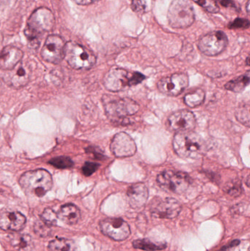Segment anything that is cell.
I'll list each match as a JSON object with an SVG mask.
<instances>
[{"instance_id":"cell-19","label":"cell","mask_w":250,"mask_h":251,"mask_svg":"<svg viewBox=\"0 0 250 251\" xmlns=\"http://www.w3.org/2000/svg\"><path fill=\"white\" fill-rule=\"evenodd\" d=\"M148 190L142 183L133 184L127 191V197L130 206L134 209H139L146 203L148 201Z\"/></svg>"},{"instance_id":"cell-5","label":"cell","mask_w":250,"mask_h":251,"mask_svg":"<svg viewBox=\"0 0 250 251\" xmlns=\"http://www.w3.org/2000/svg\"><path fill=\"white\" fill-rule=\"evenodd\" d=\"M103 104L106 114L113 121H122L137 113L139 104L132 99L104 96Z\"/></svg>"},{"instance_id":"cell-26","label":"cell","mask_w":250,"mask_h":251,"mask_svg":"<svg viewBox=\"0 0 250 251\" xmlns=\"http://www.w3.org/2000/svg\"><path fill=\"white\" fill-rule=\"evenodd\" d=\"M236 118L242 125L250 127V102H242L238 106Z\"/></svg>"},{"instance_id":"cell-10","label":"cell","mask_w":250,"mask_h":251,"mask_svg":"<svg viewBox=\"0 0 250 251\" xmlns=\"http://www.w3.org/2000/svg\"><path fill=\"white\" fill-rule=\"evenodd\" d=\"M182 206L173 198L155 199L151 202L150 210L153 217L161 219H173L182 212Z\"/></svg>"},{"instance_id":"cell-38","label":"cell","mask_w":250,"mask_h":251,"mask_svg":"<svg viewBox=\"0 0 250 251\" xmlns=\"http://www.w3.org/2000/svg\"><path fill=\"white\" fill-rule=\"evenodd\" d=\"M247 11H248V14L250 16V0L248 1V4H247Z\"/></svg>"},{"instance_id":"cell-29","label":"cell","mask_w":250,"mask_h":251,"mask_svg":"<svg viewBox=\"0 0 250 251\" xmlns=\"http://www.w3.org/2000/svg\"><path fill=\"white\" fill-rule=\"evenodd\" d=\"M225 191L231 197H239L242 194V184L239 181H233L226 186Z\"/></svg>"},{"instance_id":"cell-27","label":"cell","mask_w":250,"mask_h":251,"mask_svg":"<svg viewBox=\"0 0 250 251\" xmlns=\"http://www.w3.org/2000/svg\"><path fill=\"white\" fill-rule=\"evenodd\" d=\"M50 165H53L59 169H66L72 168L74 165L73 161L68 156H62L53 158L48 162Z\"/></svg>"},{"instance_id":"cell-31","label":"cell","mask_w":250,"mask_h":251,"mask_svg":"<svg viewBox=\"0 0 250 251\" xmlns=\"http://www.w3.org/2000/svg\"><path fill=\"white\" fill-rule=\"evenodd\" d=\"M51 227L44 224L42 221H37L34 225V231L36 233L37 235L40 237H45L49 235L51 232Z\"/></svg>"},{"instance_id":"cell-34","label":"cell","mask_w":250,"mask_h":251,"mask_svg":"<svg viewBox=\"0 0 250 251\" xmlns=\"http://www.w3.org/2000/svg\"><path fill=\"white\" fill-rule=\"evenodd\" d=\"M131 7L135 13H141L145 11L147 6L144 0H132Z\"/></svg>"},{"instance_id":"cell-35","label":"cell","mask_w":250,"mask_h":251,"mask_svg":"<svg viewBox=\"0 0 250 251\" xmlns=\"http://www.w3.org/2000/svg\"><path fill=\"white\" fill-rule=\"evenodd\" d=\"M240 244V240H235L231 243H229L227 246H225L224 247L222 248L220 251H230L233 248L236 247Z\"/></svg>"},{"instance_id":"cell-30","label":"cell","mask_w":250,"mask_h":251,"mask_svg":"<svg viewBox=\"0 0 250 251\" xmlns=\"http://www.w3.org/2000/svg\"><path fill=\"white\" fill-rule=\"evenodd\" d=\"M193 1L209 13H215L220 10V7L216 0H193Z\"/></svg>"},{"instance_id":"cell-33","label":"cell","mask_w":250,"mask_h":251,"mask_svg":"<svg viewBox=\"0 0 250 251\" xmlns=\"http://www.w3.org/2000/svg\"><path fill=\"white\" fill-rule=\"evenodd\" d=\"M250 26V21L242 18H237L228 25L230 29H248Z\"/></svg>"},{"instance_id":"cell-20","label":"cell","mask_w":250,"mask_h":251,"mask_svg":"<svg viewBox=\"0 0 250 251\" xmlns=\"http://www.w3.org/2000/svg\"><path fill=\"white\" fill-rule=\"evenodd\" d=\"M5 242L9 251H31L33 248L32 238L27 234H10L6 238Z\"/></svg>"},{"instance_id":"cell-11","label":"cell","mask_w":250,"mask_h":251,"mask_svg":"<svg viewBox=\"0 0 250 251\" xmlns=\"http://www.w3.org/2000/svg\"><path fill=\"white\" fill-rule=\"evenodd\" d=\"M66 46V41L60 35H48L41 50V57L48 63L58 64L65 57Z\"/></svg>"},{"instance_id":"cell-23","label":"cell","mask_w":250,"mask_h":251,"mask_svg":"<svg viewBox=\"0 0 250 251\" xmlns=\"http://www.w3.org/2000/svg\"><path fill=\"white\" fill-rule=\"evenodd\" d=\"M49 251H76V246L71 240L57 238L50 242L48 244Z\"/></svg>"},{"instance_id":"cell-1","label":"cell","mask_w":250,"mask_h":251,"mask_svg":"<svg viewBox=\"0 0 250 251\" xmlns=\"http://www.w3.org/2000/svg\"><path fill=\"white\" fill-rule=\"evenodd\" d=\"M54 25L55 19L49 9L44 7L36 9L29 16L24 30L29 47L38 50L40 38L46 32H51Z\"/></svg>"},{"instance_id":"cell-18","label":"cell","mask_w":250,"mask_h":251,"mask_svg":"<svg viewBox=\"0 0 250 251\" xmlns=\"http://www.w3.org/2000/svg\"><path fill=\"white\" fill-rule=\"evenodd\" d=\"M23 53L20 49L13 46H7L3 49L0 57L1 70L9 71L16 67L23 58Z\"/></svg>"},{"instance_id":"cell-3","label":"cell","mask_w":250,"mask_h":251,"mask_svg":"<svg viewBox=\"0 0 250 251\" xmlns=\"http://www.w3.org/2000/svg\"><path fill=\"white\" fill-rule=\"evenodd\" d=\"M22 190L37 197L45 196L53 186L52 177L44 169H38L25 173L19 178Z\"/></svg>"},{"instance_id":"cell-2","label":"cell","mask_w":250,"mask_h":251,"mask_svg":"<svg viewBox=\"0 0 250 251\" xmlns=\"http://www.w3.org/2000/svg\"><path fill=\"white\" fill-rule=\"evenodd\" d=\"M173 149L181 157L196 159L205 150V143L194 131L177 132L173 140Z\"/></svg>"},{"instance_id":"cell-14","label":"cell","mask_w":250,"mask_h":251,"mask_svg":"<svg viewBox=\"0 0 250 251\" xmlns=\"http://www.w3.org/2000/svg\"><path fill=\"white\" fill-rule=\"evenodd\" d=\"M30 77V68L23 63H19L11 70L4 71L1 75L3 82L14 89H19L27 85Z\"/></svg>"},{"instance_id":"cell-24","label":"cell","mask_w":250,"mask_h":251,"mask_svg":"<svg viewBox=\"0 0 250 251\" xmlns=\"http://www.w3.org/2000/svg\"><path fill=\"white\" fill-rule=\"evenodd\" d=\"M133 246L135 249L145 251H162L167 248L165 243H154L148 239L135 240L133 242Z\"/></svg>"},{"instance_id":"cell-16","label":"cell","mask_w":250,"mask_h":251,"mask_svg":"<svg viewBox=\"0 0 250 251\" xmlns=\"http://www.w3.org/2000/svg\"><path fill=\"white\" fill-rule=\"evenodd\" d=\"M167 126L177 132L192 131L196 126L195 115L189 110H179L167 119Z\"/></svg>"},{"instance_id":"cell-25","label":"cell","mask_w":250,"mask_h":251,"mask_svg":"<svg viewBox=\"0 0 250 251\" xmlns=\"http://www.w3.org/2000/svg\"><path fill=\"white\" fill-rule=\"evenodd\" d=\"M205 94L203 90L197 89L184 97V103L191 108H195L204 103Z\"/></svg>"},{"instance_id":"cell-7","label":"cell","mask_w":250,"mask_h":251,"mask_svg":"<svg viewBox=\"0 0 250 251\" xmlns=\"http://www.w3.org/2000/svg\"><path fill=\"white\" fill-rule=\"evenodd\" d=\"M195 10L187 0H173L167 13L169 25L176 29H186L195 22Z\"/></svg>"},{"instance_id":"cell-28","label":"cell","mask_w":250,"mask_h":251,"mask_svg":"<svg viewBox=\"0 0 250 251\" xmlns=\"http://www.w3.org/2000/svg\"><path fill=\"white\" fill-rule=\"evenodd\" d=\"M58 215L51 209H45L41 215V220L49 227L54 226L57 224Z\"/></svg>"},{"instance_id":"cell-4","label":"cell","mask_w":250,"mask_h":251,"mask_svg":"<svg viewBox=\"0 0 250 251\" xmlns=\"http://www.w3.org/2000/svg\"><path fill=\"white\" fill-rule=\"evenodd\" d=\"M145 79V75L139 72L131 73L121 68H114L104 76V85L108 91L118 92L138 85Z\"/></svg>"},{"instance_id":"cell-41","label":"cell","mask_w":250,"mask_h":251,"mask_svg":"<svg viewBox=\"0 0 250 251\" xmlns=\"http://www.w3.org/2000/svg\"></svg>"},{"instance_id":"cell-37","label":"cell","mask_w":250,"mask_h":251,"mask_svg":"<svg viewBox=\"0 0 250 251\" xmlns=\"http://www.w3.org/2000/svg\"><path fill=\"white\" fill-rule=\"evenodd\" d=\"M71 1L79 5H89V4L96 2L99 0H71Z\"/></svg>"},{"instance_id":"cell-36","label":"cell","mask_w":250,"mask_h":251,"mask_svg":"<svg viewBox=\"0 0 250 251\" xmlns=\"http://www.w3.org/2000/svg\"><path fill=\"white\" fill-rule=\"evenodd\" d=\"M220 4L223 7H233V8H236V4H235L233 0H219Z\"/></svg>"},{"instance_id":"cell-39","label":"cell","mask_w":250,"mask_h":251,"mask_svg":"<svg viewBox=\"0 0 250 251\" xmlns=\"http://www.w3.org/2000/svg\"><path fill=\"white\" fill-rule=\"evenodd\" d=\"M246 184L248 187H250V175L248 176V178H247Z\"/></svg>"},{"instance_id":"cell-22","label":"cell","mask_w":250,"mask_h":251,"mask_svg":"<svg viewBox=\"0 0 250 251\" xmlns=\"http://www.w3.org/2000/svg\"><path fill=\"white\" fill-rule=\"evenodd\" d=\"M250 82V72H247L242 76L230 81L225 85V88L233 92H242Z\"/></svg>"},{"instance_id":"cell-12","label":"cell","mask_w":250,"mask_h":251,"mask_svg":"<svg viewBox=\"0 0 250 251\" xmlns=\"http://www.w3.org/2000/svg\"><path fill=\"white\" fill-rule=\"evenodd\" d=\"M189 85V76L186 74L176 73L162 78L157 83L159 91L169 97L180 95Z\"/></svg>"},{"instance_id":"cell-6","label":"cell","mask_w":250,"mask_h":251,"mask_svg":"<svg viewBox=\"0 0 250 251\" xmlns=\"http://www.w3.org/2000/svg\"><path fill=\"white\" fill-rule=\"evenodd\" d=\"M64 58L76 70H88L96 62V57L91 50L75 42L66 43Z\"/></svg>"},{"instance_id":"cell-17","label":"cell","mask_w":250,"mask_h":251,"mask_svg":"<svg viewBox=\"0 0 250 251\" xmlns=\"http://www.w3.org/2000/svg\"><path fill=\"white\" fill-rule=\"evenodd\" d=\"M26 219L24 215L18 212H2L0 217V227L3 230L22 231L26 225Z\"/></svg>"},{"instance_id":"cell-32","label":"cell","mask_w":250,"mask_h":251,"mask_svg":"<svg viewBox=\"0 0 250 251\" xmlns=\"http://www.w3.org/2000/svg\"><path fill=\"white\" fill-rule=\"evenodd\" d=\"M99 166V164L96 163V162H86L82 168V174L85 176H90L98 169Z\"/></svg>"},{"instance_id":"cell-13","label":"cell","mask_w":250,"mask_h":251,"mask_svg":"<svg viewBox=\"0 0 250 251\" xmlns=\"http://www.w3.org/2000/svg\"><path fill=\"white\" fill-rule=\"evenodd\" d=\"M101 232L115 241H123L131 234L129 224L120 218H107L100 222Z\"/></svg>"},{"instance_id":"cell-8","label":"cell","mask_w":250,"mask_h":251,"mask_svg":"<svg viewBox=\"0 0 250 251\" xmlns=\"http://www.w3.org/2000/svg\"><path fill=\"white\" fill-rule=\"evenodd\" d=\"M157 181L164 191L175 194H182L192 184L191 177L187 174L173 171H166L159 174Z\"/></svg>"},{"instance_id":"cell-15","label":"cell","mask_w":250,"mask_h":251,"mask_svg":"<svg viewBox=\"0 0 250 251\" xmlns=\"http://www.w3.org/2000/svg\"><path fill=\"white\" fill-rule=\"evenodd\" d=\"M110 149L116 157H129L135 154L136 146L135 140L129 134L120 132L113 137Z\"/></svg>"},{"instance_id":"cell-9","label":"cell","mask_w":250,"mask_h":251,"mask_svg":"<svg viewBox=\"0 0 250 251\" xmlns=\"http://www.w3.org/2000/svg\"><path fill=\"white\" fill-rule=\"evenodd\" d=\"M227 35L223 31H214L204 35L198 42L200 51L207 56H217L227 46Z\"/></svg>"},{"instance_id":"cell-21","label":"cell","mask_w":250,"mask_h":251,"mask_svg":"<svg viewBox=\"0 0 250 251\" xmlns=\"http://www.w3.org/2000/svg\"><path fill=\"white\" fill-rule=\"evenodd\" d=\"M59 219L68 225L77 224L81 218V212L79 208L75 205L68 203L61 206L58 213Z\"/></svg>"},{"instance_id":"cell-40","label":"cell","mask_w":250,"mask_h":251,"mask_svg":"<svg viewBox=\"0 0 250 251\" xmlns=\"http://www.w3.org/2000/svg\"><path fill=\"white\" fill-rule=\"evenodd\" d=\"M246 63L247 65L250 66V54L248 56V58H247Z\"/></svg>"}]
</instances>
